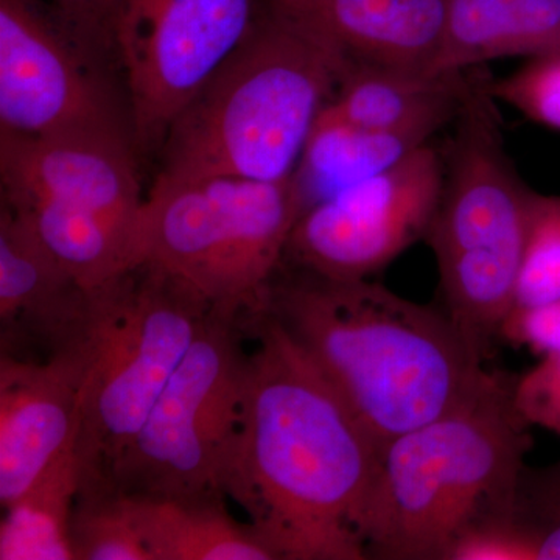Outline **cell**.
Segmentation results:
<instances>
[{
	"label": "cell",
	"mask_w": 560,
	"mask_h": 560,
	"mask_svg": "<svg viewBox=\"0 0 560 560\" xmlns=\"http://www.w3.org/2000/svg\"><path fill=\"white\" fill-rule=\"evenodd\" d=\"M249 318L257 348L221 493L279 560L368 559L381 445L278 320L264 311Z\"/></svg>",
	"instance_id": "obj_1"
},
{
	"label": "cell",
	"mask_w": 560,
	"mask_h": 560,
	"mask_svg": "<svg viewBox=\"0 0 560 560\" xmlns=\"http://www.w3.org/2000/svg\"><path fill=\"white\" fill-rule=\"evenodd\" d=\"M259 311L289 331L381 448L458 407L489 374L447 313L370 279L280 270Z\"/></svg>",
	"instance_id": "obj_2"
},
{
	"label": "cell",
	"mask_w": 560,
	"mask_h": 560,
	"mask_svg": "<svg viewBox=\"0 0 560 560\" xmlns=\"http://www.w3.org/2000/svg\"><path fill=\"white\" fill-rule=\"evenodd\" d=\"M349 58L259 0L241 46L173 121L161 178H293Z\"/></svg>",
	"instance_id": "obj_3"
},
{
	"label": "cell",
	"mask_w": 560,
	"mask_h": 560,
	"mask_svg": "<svg viewBox=\"0 0 560 560\" xmlns=\"http://www.w3.org/2000/svg\"><path fill=\"white\" fill-rule=\"evenodd\" d=\"M514 385L489 371L469 399L382 448L364 517L368 559L445 560L467 529L512 510L533 448Z\"/></svg>",
	"instance_id": "obj_4"
},
{
	"label": "cell",
	"mask_w": 560,
	"mask_h": 560,
	"mask_svg": "<svg viewBox=\"0 0 560 560\" xmlns=\"http://www.w3.org/2000/svg\"><path fill=\"white\" fill-rule=\"evenodd\" d=\"M481 68L467 69L423 241L436 257L445 313L485 360L515 304L536 190L508 154L499 102Z\"/></svg>",
	"instance_id": "obj_5"
},
{
	"label": "cell",
	"mask_w": 560,
	"mask_h": 560,
	"mask_svg": "<svg viewBox=\"0 0 560 560\" xmlns=\"http://www.w3.org/2000/svg\"><path fill=\"white\" fill-rule=\"evenodd\" d=\"M210 308L183 280L150 264L95 291L90 330L73 350L81 366V485L109 481Z\"/></svg>",
	"instance_id": "obj_6"
},
{
	"label": "cell",
	"mask_w": 560,
	"mask_h": 560,
	"mask_svg": "<svg viewBox=\"0 0 560 560\" xmlns=\"http://www.w3.org/2000/svg\"><path fill=\"white\" fill-rule=\"evenodd\" d=\"M302 213L293 178L156 176L138 228L139 265L161 268L213 308L259 311Z\"/></svg>",
	"instance_id": "obj_7"
},
{
	"label": "cell",
	"mask_w": 560,
	"mask_h": 560,
	"mask_svg": "<svg viewBox=\"0 0 560 560\" xmlns=\"http://www.w3.org/2000/svg\"><path fill=\"white\" fill-rule=\"evenodd\" d=\"M238 313L210 308L149 418L109 470V482L142 495H223L221 470L241 419L246 360Z\"/></svg>",
	"instance_id": "obj_8"
},
{
	"label": "cell",
	"mask_w": 560,
	"mask_h": 560,
	"mask_svg": "<svg viewBox=\"0 0 560 560\" xmlns=\"http://www.w3.org/2000/svg\"><path fill=\"white\" fill-rule=\"evenodd\" d=\"M257 10L259 0H124L116 51L138 145L164 143L176 117L246 38Z\"/></svg>",
	"instance_id": "obj_9"
},
{
	"label": "cell",
	"mask_w": 560,
	"mask_h": 560,
	"mask_svg": "<svg viewBox=\"0 0 560 560\" xmlns=\"http://www.w3.org/2000/svg\"><path fill=\"white\" fill-rule=\"evenodd\" d=\"M442 176V151L425 143L388 171L305 209L287 256L326 278L370 279L425 238Z\"/></svg>",
	"instance_id": "obj_10"
},
{
	"label": "cell",
	"mask_w": 560,
	"mask_h": 560,
	"mask_svg": "<svg viewBox=\"0 0 560 560\" xmlns=\"http://www.w3.org/2000/svg\"><path fill=\"white\" fill-rule=\"evenodd\" d=\"M128 131L94 60L40 0H0V132Z\"/></svg>",
	"instance_id": "obj_11"
},
{
	"label": "cell",
	"mask_w": 560,
	"mask_h": 560,
	"mask_svg": "<svg viewBox=\"0 0 560 560\" xmlns=\"http://www.w3.org/2000/svg\"><path fill=\"white\" fill-rule=\"evenodd\" d=\"M2 194L138 221L143 200L128 131L0 132Z\"/></svg>",
	"instance_id": "obj_12"
},
{
	"label": "cell",
	"mask_w": 560,
	"mask_h": 560,
	"mask_svg": "<svg viewBox=\"0 0 560 560\" xmlns=\"http://www.w3.org/2000/svg\"><path fill=\"white\" fill-rule=\"evenodd\" d=\"M79 357L51 355L46 363L0 360V504L22 495L47 466L79 442Z\"/></svg>",
	"instance_id": "obj_13"
},
{
	"label": "cell",
	"mask_w": 560,
	"mask_h": 560,
	"mask_svg": "<svg viewBox=\"0 0 560 560\" xmlns=\"http://www.w3.org/2000/svg\"><path fill=\"white\" fill-rule=\"evenodd\" d=\"M95 293L77 282L9 201L0 206L2 337L24 330L57 353L72 352L94 318Z\"/></svg>",
	"instance_id": "obj_14"
},
{
	"label": "cell",
	"mask_w": 560,
	"mask_h": 560,
	"mask_svg": "<svg viewBox=\"0 0 560 560\" xmlns=\"http://www.w3.org/2000/svg\"><path fill=\"white\" fill-rule=\"evenodd\" d=\"M350 61L436 72L451 0H264Z\"/></svg>",
	"instance_id": "obj_15"
},
{
	"label": "cell",
	"mask_w": 560,
	"mask_h": 560,
	"mask_svg": "<svg viewBox=\"0 0 560 560\" xmlns=\"http://www.w3.org/2000/svg\"><path fill=\"white\" fill-rule=\"evenodd\" d=\"M467 88V70L425 72L349 61L326 108L371 130L433 138L452 125Z\"/></svg>",
	"instance_id": "obj_16"
},
{
	"label": "cell",
	"mask_w": 560,
	"mask_h": 560,
	"mask_svg": "<svg viewBox=\"0 0 560 560\" xmlns=\"http://www.w3.org/2000/svg\"><path fill=\"white\" fill-rule=\"evenodd\" d=\"M124 493L151 560H279L249 523L231 517L223 495Z\"/></svg>",
	"instance_id": "obj_17"
},
{
	"label": "cell",
	"mask_w": 560,
	"mask_h": 560,
	"mask_svg": "<svg viewBox=\"0 0 560 560\" xmlns=\"http://www.w3.org/2000/svg\"><path fill=\"white\" fill-rule=\"evenodd\" d=\"M560 49V0H451L436 72Z\"/></svg>",
	"instance_id": "obj_18"
},
{
	"label": "cell",
	"mask_w": 560,
	"mask_h": 560,
	"mask_svg": "<svg viewBox=\"0 0 560 560\" xmlns=\"http://www.w3.org/2000/svg\"><path fill=\"white\" fill-rule=\"evenodd\" d=\"M50 253L90 293L101 291L139 267L138 221L43 197H11Z\"/></svg>",
	"instance_id": "obj_19"
},
{
	"label": "cell",
	"mask_w": 560,
	"mask_h": 560,
	"mask_svg": "<svg viewBox=\"0 0 560 560\" xmlns=\"http://www.w3.org/2000/svg\"><path fill=\"white\" fill-rule=\"evenodd\" d=\"M431 139L419 132L371 130L324 108L293 175L302 212L315 202L388 171Z\"/></svg>",
	"instance_id": "obj_20"
},
{
	"label": "cell",
	"mask_w": 560,
	"mask_h": 560,
	"mask_svg": "<svg viewBox=\"0 0 560 560\" xmlns=\"http://www.w3.org/2000/svg\"><path fill=\"white\" fill-rule=\"evenodd\" d=\"M81 480L83 464L77 442L3 508L0 560H75L70 526Z\"/></svg>",
	"instance_id": "obj_21"
},
{
	"label": "cell",
	"mask_w": 560,
	"mask_h": 560,
	"mask_svg": "<svg viewBox=\"0 0 560 560\" xmlns=\"http://www.w3.org/2000/svg\"><path fill=\"white\" fill-rule=\"evenodd\" d=\"M70 540L75 560H151L127 495L110 482L81 486Z\"/></svg>",
	"instance_id": "obj_22"
},
{
	"label": "cell",
	"mask_w": 560,
	"mask_h": 560,
	"mask_svg": "<svg viewBox=\"0 0 560 560\" xmlns=\"http://www.w3.org/2000/svg\"><path fill=\"white\" fill-rule=\"evenodd\" d=\"M560 298V197L534 191L528 241L515 304L530 307Z\"/></svg>",
	"instance_id": "obj_23"
},
{
	"label": "cell",
	"mask_w": 560,
	"mask_h": 560,
	"mask_svg": "<svg viewBox=\"0 0 560 560\" xmlns=\"http://www.w3.org/2000/svg\"><path fill=\"white\" fill-rule=\"evenodd\" d=\"M489 91L534 124L560 131V49L528 58L503 79H490Z\"/></svg>",
	"instance_id": "obj_24"
},
{
	"label": "cell",
	"mask_w": 560,
	"mask_h": 560,
	"mask_svg": "<svg viewBox=\"0 0 560 560\" xmlns=\"http://www.w3.org/2000/svg\"><path fill=\"white\" fill-rule=\"evenodd\" d=\"M512 511L533 540L537 560H560V459L523 467Z\"/></svg>",
	"instance_id": "obj_25"
},
{
	"label": "cell",
	"mask_w": 560,
	"mask_h": 560,
	"mask_svg": "<svg viewBox=\"0 0 560 560\" xmlns=\"http://www.w3.org/2000/svg\"><path fill=\"white\" fill-rule=\"evenodd\" d=\"M445 560H537V556L533 540L511 510L467 529Z\"/></svg>",
	"instance_id": "obj_26"
},
{
	"label": "cell",
	"mask_w": 560,
	"mask_h": 560,
	"mask_svg": "<svg viewBox=\"0 0 560 560\" xmlns=\"http://www.w3.org/2000/svg\"><path fill=\"white\" fill-rule=\"evenodd\" d=\"M62 24L94 60L116 55V33L124 0H50Z\"/></svg>",
	"instance_id": "obj_27"
},
{
	"label": "cell",
	"mask_w": 560,
	"mask_h": 560,
	"mask_svg": "<svg viewBox=\"0 0 560 560\" xmlns=\"http://www.w3.org/2000/svg\"><path fill=\"white\" fill-rule=\"evenodd\" d=\"M514 399L523 418L560 436V355L541 357L515 377Z\"/></svg>",
	"instance_id": "obj_28"
},
{
	"label": "cell",
	"mask_w": 560,
	"mask_h": 560,
	"mask_svg": "<svg viewBox=\"0 0 560 560\" xmlns=\"http://www.w3.org/2000/svg\"><path fill=\"white\" fill-rule=\"evenodd\" d=\"M501 340L540 357L560 355V298L512 308L500 329Z\"/></svg>",
	"instance_id": "obj_29"
}]
</instances>
